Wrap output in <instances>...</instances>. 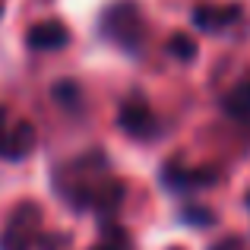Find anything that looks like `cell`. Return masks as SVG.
Returning <instances> with one entry per match:
<instances>
[{
	"label": "cell",
	"instance_id": "6da1fadb",
	"mask_svg": "<svg viewBox=\"0 0 250 250\" xmlns=\"http://www.w3.org/2000/svg\"><path fill=\"white\" fill-rule=\"evenodd\" d=\"M38 231H42V212L35 203H25L6 222L3 234H0V250H32Z\"/></svg>",
	"mask_w": 250,
	"mask_h": 250
},
{
	"label": "cell",
	"instance_id": "7a4b0ae2",
	"mask_svg": "<svg viewBox=\"0 0 250 250\" xmlns=\"http://www.w3.org/2000/svg\"><path fill=\"white\" fill-rule=\"evenodd\" d=\"M35 143H38V136H35V127L29 121H19L10 130H0V155L10 162H22L35 149Z\"/></svg>",
	"mask_w": 250,
	"mask_h": 250
},
{
	"label": "cell",
	"instance_id": "3957f363",
	"mask_svg": "<svg viewBox=\"0 0 250 250\" xmlns=\"http://www.w3.org/2000/svg\"><path fill=\"white\" fill-rule=\"evenodd\" d=\"M25 44L32 51H61L70 44V29L61 22V19H48V22H38L29 29L25 35Z\"/></svg>",
	"mask_w": 250,
	"mask_h": 250
},
{
	"label": "cell",
	"instance_id": "277c9868",
	"mask_svg": "<svg viewBox=\"0 0 250 250\" xmlns=\"http://www.w3.org/2000/svg\"><path fill=\"white\" fill-rule=\"evenodd\" d=\"M238 16H241L238 6H228V10H222V6H200V10H193V25L203 32H219L228 22H234Z\"/></svg>",
	"mask_w": 250,
	"mask_h": 250
},
{
	"label": "cell",
	"instance_id": "5b68a950",
	"mask_svg": "<svg viewBox=\"0 0 250 250\" xmlns=\"http://www.w3.org/2000/svg\"><path fill=\"white\" fill-rule=\"evenodd\" d=\"M117 124H121L130 136H146V130L152 127V117H149L146 104H127V108L121 111V117H117Z\"/></svg>",
	"mask_w": 250,
	"mask_h": 250
},
{
	"label": "cell",
	"instance_id": "8992f818",
	"mask_svg": "<svg viewBox=\"0 0 250 250\" xmlns=\"http://www.w3.org/2000/svg\"><path fill=\"white\" fill-rule=\"evenodd\" d=\"M168 54H174L177 61H184V63H190V61H196V42L190 35H184V32H177L168 42Z\"/></svg>",
	"mask_w": 250,
	"mask_h": 250
},
{
	"label": "cell",
	"instance_id": "52a82bcc",
	"mask_svg": "<svg viewBox=\"0 0 250 250\" xmlns=\"http://www.w3.org/2000/svg\"><path fill=\"white\" fill-rule=\"evenodd\" d=\"M225 111L231 117H241V121L250 114V98H247V89H244V85H241V89H234L231 95L225 98Z\"/></svg>",
	"mask_w": 250,
	"mask_h": 250
},
{
	"label": "cell",
	"instance_id": "ba28073f",
	"mask_svg": "<svg viewBox=\"0 0 250 250\" xmlns=\"http://www.w3.org/2000/svg\"><path fill=\"white\" fill-rule=\"evenodd\" d=\"M38 250H61L63 244H67V238H61V234H54V238H35Z\"/></svg>",
	"mask_w": 250,
	"mask_h": 250
},
{
	"label": "cell",
	"instance_id": "9c48e42d",
	"mask_svg": "<svg viewBox=\"0 0 250 250\" xmlns=\"http://www.w3.org/2000/svg\"><path fill=\"white\" fill-rule=\"evenodd\" d=\"M92 250H121V244H117V228H111V231H108V241H104V244H98V247H92Z\"/></svg>",
	"mask_w": 250,
	"mask_h": 250
},
{
	"label": "cell",
	"instance_id": "30bf717a",
	"mask_svg": "<svg viewBox=\"0 0 250 250\" xmlns=\"http://www.w3.org/2000/svg\"><path fill=\"white\" fill-rule=\"evenodd\" d=\"M184 219H187V222H203V225H209V222H212V215H209V212H196V209H190V212L184 215Z\"/></svg>",
	"mask_w": 250,
	"mask_h": 250
},
{
	"label": "cell",
	"instance_id": "8fae6325",
	"mask_svg": "<svg viewBox=\"0 0 250 250\" xmlns=\"http://www.w3.org/2000/svg\"><path fill=\"white\" fill-rule=\"evenodd\" d=\"M174 250H181V247H174Z\"/></svg>",
	"mask_w": 250,
	"mask_h": 250
}]
</instances>
